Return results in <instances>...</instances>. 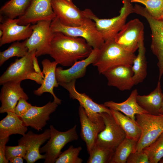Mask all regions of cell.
<instances>
[{"label":"cell","mask_w":163,"mask_h":163,"mask_svg":"<svg viewBox=\"0 0 163 163\" xmlns=\"http://www.w3.org/2000/svg\"><path fill=\"white\" fill-rule=\"evenodd\" d=\"M93 48L84 38L54 32L49 55L58 64L71 66L76 62L87 57Z\"/></svg>","instance_id":"1"},{"label":"cell","mask_w":163,"mask_h":163,"mask_svg":"<svg viewBox=\"0 0 163 163\" xmlns=\"http://www.w3.org/2000/svg\"><path fill=\"white\" fill-rule=\"evenodd\" d=\"M136 56L134 53L125 50L113 39L104 42L92 65L97 67L99 74H102L117 66H132Z\"/></svg>","instance_id":"2"},{"label":"cell","mask_w":163,"mask_h":163,"mask_svg":"<svg viewBox=\"0 0 163 163\" xmlns=\"http://www.w3.org/2000/svg\"><path fill=\"white\" fill-rule=\"evenodd\" d=\"M122 2L123 5L119 15L110 19L100 18L89 8L83 10L85 15L95 22L97 30L105 41L114 39L126 24L127 17L134 13V7L129 0H122Z\"/></svg>","instance_id":"3"},{"label":"cell","mask_w":163,"mask_h":163,"mask_svg":"<svg viewBox=\"0 0 163 163\" xmlns=\"http://www.w3.org/2000/svg\"><path fill=\"white\" fill-rule=\"evenodd\" d=\"M50 27L54 32H60L68 36L84 39L94 49H100L105 42L95 22L89 18L82 24L72 27L63 24L56 16L52 21Z\"/></svg>","instance_id":"4"},{"label":"cell","mask_w":163,"mask_h":163,"mask_svg":"<svg viewBox=\"0 0 163 163\" xmlns=\"http://www.w3.org/2000/svg\"><path fill=\"white\" fill-rule=\"evenodd\" d=\"M136 120L142 131L135 151H140L154 142L163 133V114L144 113L136 115Z\"/></svg>","instance_id":"5"},{"label":"cell","mask_w":163,"mask_h":163,"mask_svg":"<svg viewBox=\"0 0 163 163\" xmlns=\"http://www.w3.org/2000/svg\"><path fill=\"white\" fill-rule=\"evenodd\" d=\"M52 21H40L31 25L33 31L30 36L27 39L26 46L28 52L36 50L37 57L50 54L54 33L50 27Z\"/></svg>","instance_id":"6"},{"label":"cell","mask_w":163,"mask_h":163,"mask_svg":"<svg viewBox=\"0 0 163 163\" xmlns=\"http://www.w3.org/2000/svg\"><path fill=\"white\" fill-rule=\"evenodd\" d=\"M77 125L65 132L60 131L50 125V138L45 145L40 147V153H45V163H54L62 153L61 150L68 143L78 139Z\"/></svg>","instance_id":"7"},{"label":"cell","mask_w":163,"mask_h":163,"mask_svg":"<svg viewBox=\"0 0 163 163\" xmlns=\"http://www.w3.org/2000/svg\"><path fill=\"white\" fill-rule=\"evenodd\" d=\"M133 11L134 13L145 18L149 24L151 31V49L158 59V81H160L163 75V20L154 18L145 8L139 5H135Z\"/></svg>","instance_id":"8"},{"label":"cell","mask_w":163,"mask_h":163,"mask_svg":"<svg viewBox=\"0 0 163 163\" xmlns=\"http://www.w3.org/2000/svg\"><path fill=\"white\" fill-rule=\"evenodd\" d=\"M76 80L69 82H58L59 85L68 91L70 98L78 101L80 105L84 109L90 120L93 122L102 125H105L103 117L100 113L106 112L111 114L110 108L103 104L96 103L84 93H80L75 87Z\"/></svg>","instance_id":"9"},{"label":"cell","mask_w":163,"mask_h":163,"mask_svg":"<svg viewBox=\"0 0 163 163\" xmlns=\"http://www.w3.org/2000/svg\"><path fill=\"white\" fill-rule=\"evenodd\" d=\"M103 118L105 127L98 135L95 145L110 148L115 151L126 138L125 133L111 114L100 113Z\"/></svg>","instance_id":"10"},{"label":"cell","mask_w":163,"mask_h":163,"mask_svg":"<svg viewBox=\"0 0 163 163\" xmlns=\"http://www.w3.org/2000/svg\"><path fill=\"white\" fill-rule=\"evenodd\" d=\"M53 10L61 22L66 26L75 27L84 23L88 18L72 0H52Z\"/></svg>","instance_id":"11"},{"label":"cell","mask_w":163,"mask_h":163,"mask_svg":"<svg viewBox=\"0 0 163 163\" xmlns=\"http://www.w3.org/2000/svg\"><path fill=\"white\" fill-rule=\"evenodd\" d=\"M143 23L136 18L125 24L115 37V41L126 50L134 53L144 37Z\"/></svg>","instance_id":"12"},{"label":"cell","mask_w":163,"mask_h":163,"mask_svg":"<svg viewBox=\"0 0 163 163\" xmlns=\"http://www.w3.org/2000/svg\"><path fill=\"white\" fill-rule=\"evenodd\" d=\"M36 50L28 52L20 59H16L8 67L0 77V85L8 82H18L26 79L27 75L35 72L33 60Z\"/></svg>","instance_id":"13"},{"label":"cell","mask_w":163,"mask_h":163,"mask_svg":"<svg viewBox=\"0 0 163 163\" xmlns=\"http://www.w3.org/2000/svg\"><path fill=\"white\" fill-rule=\"evenodd\" d=\"M0 29L3 32L0 38V46L11 42L25 40L30 36L33 30L31 24H18V18L11 19L0 16Z\"/></svg>","instance_id":"14"},{"label":"cell","mask_w":163,"mask_h":163,"mask_svg":"<svg viewBox=\"0 0 163 163\" xmlns=\"http://www.w3.org/2000/svg\"><path fill=\"white\" fill-rule=\"evenodd\" d=\"M52 0H31L24 13L18 17V24L27 25L44 20H52L56 17L52 6Z\"/></svg>","instance_id":"15"},{"label":"cell","mask_w":163,"mask_h":163,"mask_svg":"<svg viewBox=\"0 0 163 163\" xmlns=\"http://www.w3.org/2000/svg\"><path fill=\"white\" fill-rule=\"evenodd\" d=\"M51 130L45 129L40 134L34 133L29 130L18 140V145L25 146L27 152L24 158L27 163H34L39 160L45 159L46 156L40 152L41 146L50 138Z\"/></svg>","instance_id":"16"},{"label":"cell","mask_w":163,"mask_h":163,"mask_svg":"<svg viewBox=\"0 0 163 163\" xmlns=\"http://www.w3.org/2000/svg\"><path fill=\"white\" fill-rule=\"evenodd\" d=\"M58 105L54 101H50L42 107L32 105L20 118L27 126H30L38 131L42 130L50 119V115L55 111Z\"/></svg>","instance_id":"17"},{"label":"cell","mask_w":163,"mask_h":163,"mask_svg":"<svg viewBox=\"0 0 163 163\" xmlns=\"http://www.w3.org/2000/svg\"><path fill=\"white\" fill-rule=\"evenodd\" d=\"M99 50L93 49L87 57L77 61L68 69H63L61 67H57L56 75L58 82H68L84 77L85 75L87 66L92 64L95 61Z\"/></svg>","instance_id":"18"},{"label":"cell","mask_w":163,"mask_h":163,"mask_svg":"<svg viewBox=\"0 0 163 163\" xmlns=\"http://www.w3.org/2000/svg\"><path fill=\"white\" fill-rule=\"evenodd\" d=\"M21 83L8 82L2 85L0 94V113L8 111L14 112L20 99L23 98L27 100L29 99L28 95L21 87Z\"/></svg>","instance_id":"19"},{"label":"cell","mask_w":163,"mask_h":163,"mask_svg":"<svg viewBox=\"0 0 163 163\" xmlns=\"http://www.w3.org/2000/svg\"><path fill=\"white\" fill-rule=\"evenodd\" d=\"M107 78V85L121 91L129 90L135 85L132 66L120 65L113 67L102 73Z\"/></svg>","instance_id":"20"},{"label":"cell","mask_w":163,"mask_h":163,"mask_svg":"<svg viewBox=\"0 0 163 163\" xmlns=\"http://www.w3.org/2000/svg\"><path fill=\"white\" fill-rule=\"evenodd\" d=\"M78 114L81 125L80 136L85 142L89 154L95 145L98 134L103 130L105 125L93 122L87 116L81 106L78 108Z\"/></svg>","instance_id":"21"},{"label":"cell","mask_w":163,"mask_h":163,"mask_svg":"<svg viewBox=\"0 0 163 163\" xmlns=\"http://www.w3.org/2000/svg\"><path fill=\"white\" fill-rule=\"evenodd\" d=\"M41 64L43 67L42 72L44 75L43 81L40 87L34 91V94L40 96L45 92L49 93L53 96V101L58 105L60 104L61 100L56 96L53 91L54 88H57L59 85L56 75V70L58 64L55 61L51 62L46 59L42 61Z\"/></svg>","instance_id":"22"},{"label":"cell","mask_w":163,"mask_h":163,"mask_svg":"<svg viewBox=\"0 0 163 163\" xmlns=\"http://www.w3.org/2000/svg\"><path fill=\"white\" fill-rule=\"evenodd\" d=\"M138 95L137 89L133 90L128 98L125 101L120 103L109 101L105 102L103 104L107 107L117 110L123 113L125 115L136 121V115L149 113L138 103L136 98Z\"/></svg>","instance_id":"23"},{"label":"cell","mask_w":163,"mask_h":163,"mask_svg":"<svg viewBox=\"0 0 163 163\" xmlns=\"http://www.w3.org/2000/svg\"><path fill=\"white\" fill-rule=\"evenodd\" d=\"M6 113L7 116L0 121V139L9 137L13 134L24 135L27 131V126L14 112Z\"/></svg>","instance_id":"24"},{"label":"cell","mask_w":163,"mask_h":163,"mask_svg":"<svg viewBox=\"0 0 163 163\" xmlns=\"http://www.w3.org/2000/svg\"><path fill=\"white\" fill-rule=\"evenodd\" d=\"M137 101L139 104L149 113L160 114V110L163 100V93L160 81L155 89L147 95H138Z\"/></svg>","instance_id":"25"},{"label":"cell","mask_w":163,"mask_h":163,"mask_svg":"<svg viewBox=\"0 0 163 163\" xmlns=\"http://www.w3.org/2000/svg\"><path fill=\"white\" fill-rule=\"evenodd\" d=\"M110 109L111 115L124 132L126 137L138 142L141 136L142 131L136 121L120 111Z\"/></svg>","instance_id":"26"},{"label":"cell","mask_w":163,"mask_h":163,"mask_svg":"<svg viewBox=\"0 0 163 163\" xmlns=\"http://www.w3.org/2000/svg\"><path fill=\"white\" fill-rule=\"evenodd\" d=\"M138 50V54L135 58L132 66L133 80L135 85L142 82L147 75V64L144 37L139 42Z\"/></svg>","instance_id":"27"},{"label":"cell","mask_w":163,"mask_h":163,"mask_svg":"<svg viewBox=\"0 0 163 163\" xmlns=\"http://www.w3.org/2000/svg\"><path fill=\"white\" fill-rule=\"evenodd\" d=\"M31 0H10L0 9V16L15 19L23 15L29 6Z\"/></svg>","instance_id":"28"},{"label":"cell","mask_w":163,"mask_h":163,"mask_svg":"<svg viewBox=\"0 0 163 163\" xmlns=\"http://www.w3.org/2000/svg\"><path fill=\"white\" fill-rule=\"evenodd\" d=\"M137 142L126 137L116 148L110 163H126L130 155L135 152Z\"/></svg>","instance_id":"29"},{"label":"cell","mask_w":163,"mask_h":163,"mask_svg":"<svg viewBox=\"0 0 163 163\" xmlns=\"http://www.w3.org/2000/svg\"><path fill=\"white\" fill-rule=\"evenodd\" d=\"M27 39L23 41L14 42L5 50L0 52V66L10 58L14 56L22 57L26 55L28 49L26 46Z\"/></svg>","instance_id":"30"},{"label":"cell","mask_w":163,"mask_h":163,"mask_svg":"<svg viewBox=\"0 0 163 163\" xmlns=\"http://www.w3.org/2000/svg\"><path fill=\"white\" fill-rule=\"evenodd\" d=\"M115 152L112 149L95 145L89 154L87 163H110Z\"/></svg>","instance_id":"31"},{"label":"cell","mask_w":163,"mask_h":163,"mask_svg":"<svg viewBox=\"0 0 163 163\" xmlns=\"http://www.w3.org/2000/svg\"><path fill=\"white\" fill-rule=\"evenodd\" d=\"M150 163H158L163 157V133L153 142L144 148Z\"/></svg>","instance_id":"32"},{"label":"cell","mask_w":163,"mask_h":163,"mask_svg":"<svg viewBox=\"0 0 163 163\" xmlns=\"http://www.w3.org/2000/svg\"><path fill=\"white\" fill-rule=\"evenodd\" d=\"M131 3L142 4L153 18L161 20L163 12V0H129Z\"/></svg>","instance_id":"33"},{"label":"cell","mask_w":163,"mask_h":163,"mask_svg":"<svg viewBox=\"0 0 163 163\" xmlns=\"http://www.w3.org/2000/svg\"><path fill=\"white\" fill-rule=\"evenodd\" d=\"M82 148L81 146L74 147L72 145L62 153L56 161V163H82V159L78 157Z\"/></svg>","instance_id":"34"},{"label":"cell","mask_w":163,"mask_h":163,"mask_svg":"<svg viewBox=\"0 0 163 163\" xmlns=\"http://www.w3.org/2000/svg\"><path fill=\"white\" fill-rule=\"evenodd\" d=\"M26 152V148L24 145H18L16 146H6L5 157L8 161L11 158L16 156H21L24 158Z\"/></svg>","instance_id":"35"},{"label":"cell","mask_w":163,"mask_h":163,"mask_svg":"<svg viewBox=\"0 0 163 163\" xmlns=\"http://www.w3.org/2000/svg\"><path fill=\"white\" fill-rule=\"evenodd\" d=\"M127 163H150L148 157L143 150L131 153L128 157Z\"/></svg>","instance_id":"36"},{"label":"cell","mask_w":163,"mask_h":163,"mask_svg":"<svg viewBox=\"0 0 163 163\" xmlns=\"http://www.w3.org/2000/svg\"><path fill=\"white\" fill-rule=\"evenodd\" d=\"M27 101L23 98L20 99L14 108V112L20 118L25 114L32 106Z\"/></svg>","instance_id":"37"},{"label":"cell","mask_w":163,"mask_h":163,"mask_svg":"<svg viewBox=\"0 0 163 163\" xmlns=\"http://www.w3.org/2000/svg\"><path fill=\"white\" fill-rule=\"evenodd\" d=\"M9 137L0 139V163H8L9 161L6 159L5 155L6 144L9 140Z\"/></svg>","instance_id":"38"},{"label":"cell","mask_w":163,"mask_h":163,"mask_svg":"<svg viewBox=\"0 0 163 163\" xmlns=\"http://www.w3.org/2000/svg\"><path fill=\"white\" fill-rule=\"evenodd\" d=\"M27 79L34 80L38 84L41 85L43 81V78L41 75L34 72H31L27 75Z\"/></svg>","instance_id":"39"},{"label":"cell","mask_w":163,"mask_h":163,"mask_svg":"<svg viewBox=\"0 0 163 163\" xmlns=\"http://www.w3.org/2000/svg\"><path fill=\"white\" fill-rule=\"evenodd\" d=\"M33 64L34 69L35 72L41 75L44 78V75L40 68L38 60L36 56H34L33 57Z\"/></svg>","instance_id":"40"},{"label":"cell","mask_w":163,"mask_h":163,"mask_svg":"<svg viewBox=\"0 0 163 163\" xmlns=\"http://www.w3.org/2000/svg\"><path fill=\"white\" fill-rule=\"evenodd\" d=\"M24 159L23 157L18 156L11 158L9 161L10 163H23Z\"/></svg>","instance_id":"41"},{"label":"cell","mask_w":163,"mask_h":163,"mask_svg":"<svg viewBox=\"0 0 163 163\" xmlns=\"http://www.w3.org/2000/svg\"><path fill=\"white\" fill-rule=\"evenodd\" d=\"M160 114H163V100L160 110Z\"/></svg>","instance_id":"42"},{"label":"cell","mask_w":163,"mask_h":163,"mask_svg":"<svg viewBox=\"0 0 163 163\" xmlns=\"http://www.w3.org/2000/svg\"><path fill=\"white\" fill-rule=\"evenodd\" d=\"M3 32L2 30L0 29V38H1L3 35Z\"/></svg>","instance_id":"43"},{"label":"cell","mask_w":163,"mask_h":163,"mask_svg":"<svg viewBox=\"0 0 163 163\" xmlns=\"http://www.w3.org/2000/svg\"><path fill=\"white\" fill-rule=\"evenodd\" d=\"M160 163H163V157H162L159 162Z\"/></svg>","instance_id":"44"},{"label":"cell","mask_w":163,"mask_h":163,"mask_svg":"<svg viewBox=\"0 0 163 163\" xmlns=\"http://www.w3.org/2000/svg\"><path fill=\"white\" fill-rule=\"evenodd\" d=\"M161 20H163V12Z\"/></svg>","instance_id":"45"}]
</instances>
